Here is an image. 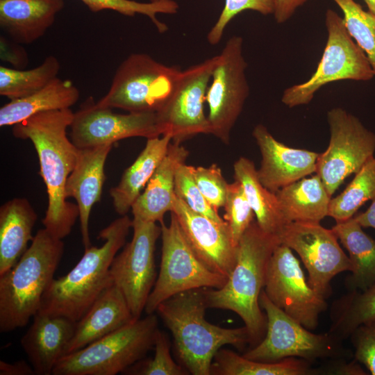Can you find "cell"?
Returning <instances> with one entry per match:
<instances>
[{"instance_id": "1", "label": "cell", "mask_w": 375, "mask_h": 375, "mask_svg": "<svg viewBox=\"0 0 375 375\" xmlns=\"http://www.w3.org/2000/svg\"><path fill=\"white\" fill-rule=\"evenodd\" d=\"M73 117L70 108L47 111L34 115L12 127L13 135L30 140L37 151L40 174L48 197L42 222L51 235L60 240L70 234L79 217L77 204L67 201L65 196L67 179L79 153V149L67 135Z\"/></svg>"}, {"instance_id": "2", "label": "cell", "mask_w": 375, "mask_h": 375, "mask_svg": "<svg viewBox=\"0 0 375 375\" xmlns=\"http://www.w3.org/2000/svg\"><path fill=\"white\" fill-rule=\"evenodd\" d=\"M279 238L264 231L254 220L238 245L236 264L226 283L218 289L203 288L207 308L231 310L247 328L252 347L265 337L267 317L260 305L267 265Z\"/></svg>"}, {"instance_id": "3", "label": "cell", "mask_w": 375, "mask_h": 375, "mask_svg": "<svg viewBox=\"0 0 375 375\" xmlns=\"http://www.w3.org/2000/svg\"><path fill=\"white\" fill-rule=\"evenodd\" d=\"M203 288L178 293L160 303L156 312L172 332L181 365L193 375H210L216 353L226 344L243 349L251 344L247 328H226L205 318Z\"/></svg>"}, {"instance_id": "4", "label": "cell", "mask_w": 375, "mask_h": 375, "mask_svg": "<svg viewBox=\"0 0 375 375\" xmlns=\"http://www.w3.org/2000/svg\"><path fill=\"white\" fill-rule=\"evenodd\" d=\"M133 219L125 215L102 229L97 239L104 240L100 247L90 246L67 274L53 278L45 291L40 312L66 317L78 322L101 292L112 283L110 267L126 244Z\"/></svg>"}, {"instance_id": "5", "label": "cell", "mask_w": 375, "mask_h": 375, "mask_svg": "<svg viewBox=\"0 0 375 375\" xmlns=\"http://www.w3.org/2000/svg\"><path fill=\"white\" fill-rule=\"evenodd\" d=\"M62 240L39 229L18 261L0 275V331L25 326L39 311L64 253Z\"/></svg>"}, {"instance_id": "6", "label": "cell", "mask_w": 375, "mask_h": 375, "mask_svg": "<svg viewBox=\"0 0 375 375\" xmlns=\"http://www.w3.org/2000/svg\"><path fill=\"white\" fill-rule=\"evenodd\" d=\"M157 317L148 314L62 356L53 375H115L142 360L154 347Z\"/></svg>"}, {"instance_id": "7", "label": "cell", "mask_w": 375, "mask_h": 375, "mask_svg": "<svg viewBox=\"0 0 375 375\" xmlns=\"http://www.w3.org/2000/svg\"><path fill=\"white\" fill-rule=\"evenodd\" d=\"M260 305L267 317L263 339L246 351L243 356L253 360L276 362L297 358L313 362L318 359L340 360L353 356L342 340L330 333L316 334L275 306L264 290Z\"/></svg>"}, {"instance_id": "8", "label": "cell", "mask_w": 375, "mask_h": 375, "mask_svg": "<svg viewBox=\"0 0 375 375\" xmlns=\"http://www.w3.org/2000/svg\"><path fill=\"white\" fill-rule=\"evenodd\" d=\"M327 40L315 72L301 83L287 88L281 97L288 108L308 104L325 85L343 80L369 81L375 74L363 51L347 32L344 21L335 10L325 14Z\"/></svg>"}, {"instance_id": "9", "label": "cell", "mask_w": 375, "mask_h": 375, "mask_svg": "<svg viewBox=\"0 0 375 375\" xmlns=\"http://www.w3.org/2000/svg\"><path fill=\"white\" fill-rule=\"evenodd\" d=\"M181 69L143 53L130 54L117 67L98 105L128 112H156L170 95Z\"/></svg>"}, {"instance_id": "10", "label": "cell", "mask_w": 375, "mask_h": 375, "mask_svg": "<svg viewBox=\"0 0 375 375\" xmlns=\"http://www.w3.org/2000/svg\"><path fill=\"white\" fill-rule=\"evenodd\" d=\"M162 255L160 271L147 299L145 312L153 314L171 297L197 288H221L227 278L208 269L197 256L171 212L168 226L160 224Z\"/></svg>"}, {"instance_id": "11", "label": "cell", "mask_w": 375, "mask_h": 375, "mask_svg": "<svg viewBox=\"0 0 375 375\" xmlns=\"http://www.w3.org/2000/svg\"><path fill=\"white\" fill-rule=\"evenodd\" d=\"M247 66L243 55V38L231 36L216 55L206 96L210 134L226 144L229 143L231 132L249 95Z\"/></svg>"}, {"instance_id": "12", "label": "cell", "mask_w": 375, "mask_h": 375, "mask_svg": "<svg viewBox=\"0 0 375 375\" xmlns=\"http://www.w3.org/2000/svg\"><path fill=\"white\" fill-rule=\"evenodd\" d=\"M330 141L319 153L316 174L332 197L344 180L356 174L375 152V133L340 107L327 112Z\"/></svg>"}, {"instance_id": "13", "label": "cell", "mask_w": 375, "mask_h": 375, "mask_svg": "<svg viewBox=\"0 0 375 375\" xmlns=\"http://www.w3.org/2000/svg\"><path fill=\"white\" fill-rule=\"evenodd\" d=\"M216 56L181 70L174 88L156 112L161 135L170 134L172 142H182L199 134H210L204 103Z\"/></svg>"}, {"instance_id": "14", "label": "cell", "mask_w": 375, "mask_h": 375, "mask_svg": "<svg viewBox=\"0 0 375 375\" xmlns=\"http://www.w3.org/2000/svg\"><path fill=\"white\" fill-rule=\"evenodd\" d=\"M281 243L296 252L308 272L310 286L325 299L332 292L331 281L352 265L331 228L315 222L286 224L278 235Z\"/></svg>"}, {"instance_id": "15", "label": "cell", "mask_w": 375, "mask_h": 375, "mask_svg": "<svg viewBox=\"0 0 375 375\" xmlns=\"http://www.w3.org/2000/svg\"><path fill=\"white\" fill-rule=\"evenodd\" d=\"M263 290L269 300L290 317L313 331L326 310V299L309 284L300 261L283 243L274 249L267 265Z\"/></svg>"}, {"instance_id": "16", "label": "cell", "mask_w": 375, "mask_h": 375, "mask_svg": "<svg viewBox=\"0 0 375 375\" xmlns=\"http://www.w3.org/2000/svg\"><path fill=\"white\" fill-rule=\"evenodd\" d=\"M132 228V240L115 256L110 276L124 296L133 317L139 319L157 278L154 253L161 226L133 218Z\"/></svg>"}, {"instance_id": "17", "label": "cell", "mask_w": 375, "mask_h": 375, "mask_svg": "<svg viewBox=\"0 0 375 375\" xmlns=\"http://www.w3.org/2000/svg\"><path fill=\"white\" fill-rule=\"evenodd\" d=\"M71 140L78 149L113 145L119 140L161 135L156 112L119 114L97 104L90 97L74 113Z\"/></svg>"}, {"instance_id": "18", "label": "cell", "mask_w": 375, "mask_h": 375, "mask_svg": "<svg viewBox=\"0 0 375 375\" xmlns=\"http://www.w3.org/2000/svg\"><path fill=\"white\" fill-rule=\"evenodd\" d=\"M172 212L193 251L211 271L228 278L238 258V246L226 222L219 224L194 212L176 195Z\"/></svg>"}, {"instance_id": "19", "label": "cell", "mask_w": 375, "mask_h": 375, "mask_svg": "<svg viewBox=\"0 0 375 375\" xmlns=\"http://www.w3.org/2000/svg\"><path fill=\"white\" fill-rule=\"evenodd\" d=\"M252 135L262 156L258 176L270 191L276 192L316 172L319 153L284 144L261 124L254 127Z\"/></svg>"}, {"instance_id": "20", "label": "cell", "mask_w": 375, "mask_h": 375, "mask_svg": "<svg viewBox=\"0 0 375 375\" xmlns=\"http://www.w3.org/2000/svg\"><path fill=\"white\" fill-rule=\"evenodd\" d=\"M21 339V345L36 375H51L65 356L76 322L61 315L38 311Z\"/></svg>"}, {"instance_id": "21", "label": "cell", "mask_w": 375, "mask_h": 375, "mask_svg": "<svg viewBox=\"0 0 375 375\" xmlns=\"http://www.w3.org/2000/svg\"><path fill=\"white\" fill-rule=\"evenodd\" d=\"M112 145L79 149L76 164L69 175L65 187L66 199L76 201L79 210L81 239L85 249L90 247L89 218L93 206L101 200L106 179L105 162Z\"/></svg>"}, {"instance_id": "22", "label": "cell", "mask_w": 375, "mask_h": 375, "mask_svg": "<svg viewBox=\"0 0 375 375\" xmlns=\"http://www.w3.org/2000/svg\"><path fill=\"white\" fill-rule=\"evenodd\" d=\"M136 319L121 290L113 283L95 300L83 317L76 322L65 356L76 351Z\"/></svg>"}, {"instance_id": "23", "label": "cell", "mask_w": 375, "mask_h": 375, "mask_svg": "<svg viewBox=\"0 0 375 375\" xmlns=\"http://www.w3.org/2000/svg\"><path fill=\"white\" fill-rule=\"evenodd\" d=\"M188 155L189 151L181 144L171 143L167 154L132 206L134 219L163 222L164 215L173 208L176 169L185 162Z\"/></svg>"}, {"instance_id": "24", "label": "cell", "mask_w": 375, "mask_h": 375, "mask_svg": "<svg viewBox=\"0 0 375 375\" xmlns=\"http://www.w3.org/2000/svg\"><path fill=\"white\" fill-rule=\"evenodd\" d=\"M64 6L63 0H0V26L14 42L31 44L43 36Z\"/></svg>"}, {"instance_id": "25", "label": "cell", "mask_w": 375, "mask_h": 375, "mask_svg": "<svg viewBox=\"0 0 375 375\" xmlns=\"http://www.w3.org/2000/svg\"><path fill=\"white\" fill-rule=\"evenodd\" d=\"M172 141L170 134L147 139L144 148L124 172L118 185L110 189L112 205L119 215H125L131 210L167 154Z\"/></svg>"}, {"instance_id": "26", "label": "cell", "mask_w": 375, "mask_h": 375, "mask_svg": "<svg viewBox=\"0 0 375 375\" xmlns=\"http://www.w3.org/2000/svg\"><path fill=\"white\" fill-rule=\"evenodd\" d=\"M38 215L26 198H13L0 207V275L10 269L33 239Z\"/></svg>"}, {"instance_id": "27", "label": "cell", "mask_w": 375, "mask_h": 375, "mask_svg": "<svg viewBox=\"0 0 375 375\" xmlns=\"http://www.w3.org/2000/svg\"><path fill=\"white\" fill-rule=\"evenodd\" d=\"M275 193L285 224L320 222L328 216L332 197L317 174L304 177Z\"/></svg>"}, {"instance_id": "28", "label": "cell", "mask_w": 375, "mask_h": 375, "mask_svg": "<svg viewBox=\"0 0 375 375\" xmlns=\"http://www.w3.org/2000/svg\"><path fill=\"white\" fill-rule=\"evenodd\" d=\"M331 229L348 252L352 265L344 281L348 291H363L375 285V240L354 217L336 222Z\"/></svg>"}, {"instance_id": "29", "label": "cell", "mask_w": 375, "mask_h": 375, "mask_svg": "<svg viewBox=\"0 0 375 375\" xmlns=\"http://www.w3.org/2000/svg\"><path fill=\"white\" fill-rule=\"evenodd\" d=\"M79 96L78 89L70 80L56 77L41 90L3 106L0 126H14L38 113L70 108Z\"/></svg>"}, {"instance_id": "30", "label": "cell", "mask_w": 375, "mask_h": 375, "mask_svg": "<svg viewBox=\"0 0 375 375\" xmlns=\"http://www.w3.org/2000/svg\"><path fill=\"white\" fill-rule=\"evenodd\" d=\"M233 169L234 178L242 183L258 224L264 231L278 236L286 224L276 193L261 183L254 163L249 158H238Z\"/></svg>"}, {"instance_id": "31", "label": "cell", "mask_w": 375, "mask_h": 375, "mask_svg": "<svg viewBox=\"0 0 375 375\" xmlns=\"http://www.w3.org/2000/svg\"><path fill=\"white\" fill-rule=\"evenodd\" d=\"M318 375L325 374L323 367L313 368L311 362L297 358L276 362L248 359L235 352L220 349L215 355L210 375Z\"/></svg>"}, {"instance_id": "32", "label": "cell", "mask_w": 375, "mask_h": 375, "mask_svg": "<svg viewBox=\"0 0 375 375\" xmlns=\"http://www.w3.org/2000/svg\"><path fill=\"white\" fill-rule=\"evenodd\" d=\"M328 332L344 341L359 326L375 319V285L363 290L348 291L331 308Z\"/></svg>"}, {"instance_id": "33", "label": "cell", "mask_w": 375, "mask_h": 375, "mask_svg": "<svg viewBox=\"0 0 375 375\" xmlns=\"http://www.w3.org/2000/svg\"><path fill=\"white\" fill-rule=\"evenodd\" d=\"M60 65L53 56H47L31 69L0 67V94L10 100L26 97L45 87L57 77Z\"/></svg>"}, {"instance_id": "34", "label": "cell", "mask_w": 375, "mask_h": 375, "mask_svg": "<svg viewBox=\"0 0 375 375\" xmlns=\"http://www.w3.org/2000/svg\"><path fill=\"white\" fill-rule=\"evenodd\" d=\"M375 198V157L368 160L356 174L346 188L331 198L328 216L336 222L347 220L356 215L367 201Z\"/></svg>"}, {"instance_id": "35", "label": "cell", "mask_w": 375, "mask_h": 375, "mask_svg": "<svg viewBox=\"0 0 375 375\" xmlns=\"http://www.w3.org/2000/svg\"><path fill=\"white\" fill-rule=\"evenodd\" d=\"M343 13L347 32L363 51L375 74V14L354 0H333Z\"/></svg>"}, {"instance_id": "36", "label": "cell", "mask_w": 375, "mask_h": 375, "mask_svg": "<svg viewBox=\"0 0 375 375\" xmlns=\"http://www.w3.org/2000/svg\"><path fill=\"white\" fill-rule=\"evenodd\" d=\"M92 12L112 10L126 16L141 14L148 17L159 33L167 30V26L158 19L157 14H176L179 8L174 0L142 3L133 0H81Z\"/></svg>"}, {"instance_id": "37", "label": "cell", "mask_w": 375, "mask_h": 375, "mask_svg": "<svg viewBox=\"0 0 375 375\" xmlns=\"http://www.w3.org/2000/svg\"><path fill=\"white\" fill-rule=\"evenodd\" d=\"M224 220L226 222L233 243L238 246L245 231L254 221L255 214L242 183L235 180L228 184Z\"/></svg>"}, {"instance_id": "38", "label": "cell", "mask_w": 375, "mask_h": 375, "mask_svg": "<svg viewBox=\"0 0 375 375\" xmlns=\"http://www.w3.org/2000/svg\"><path fill=\"white\" fill-rule=\"evenodd\" d=\"M155 354L153 358L142 360L130 367L124 372L137 375H185L188 372L177 364L170 353L168 338L158 330L154 343Z\"/></svg>"}, {"instance_id": "39", "label": "cell", "mask_w": 375, "mask_h": 375, "mask_svg": "<svg viewBox=\"0 0 375 375\" xmlns=\"http://www.w3.org/2000/svg\"><path fill=\"white\" fill-rule=\"evenodd\" d=\"M174 191L176 196L194 212L219 224L226 222L201 194L194 181L189 166L185 162L181 164L176 169Z\"/></svg>"}, {"instance_id": "40", "label": "cell", "mask_w": 375, "mask_h": 375, "mask_svg": "<svg viewBox=\"0 0 375 375\" xmlns=\"http://www.w3.org/2000/svg\"><path fill=\"white\" fill-rule=\"evenodd\" d=\"M247 10L258 12L262 15H274L275 0H225L217 20L207 34L208 42L211 45L219 44L230 22Z\"/></svg>"}, {"instance_id": "41", "label": "cell", "mask_w": 375, "mask_h": 375, "mask_svg": "<svg viewBox=\"0 0 375 375\" xmlns=\"http://www.w3.org/2000/svg\"><path fill=\"white\" fill-rule=\"evenodd\" d=\"M194 181L209 204L217 211L224 207L228 184L217 164L210 167L188 165Z\"/></svg>"}, {"instance_id": "42", "label": "cell", "mask_w": 375, "mask_h": 375, "mask_svg": "<svg viewBox=\"0 0 375 375\" xmlns=\"http://www.w3.org/2000/svg\"><path fill=\"white\" fill-rule=\"evenodd\" d=\"M349 338L354 360L375 375V319L357 327Z\"/></svg>"}, {"instance_id": "43", "label": "cell", "mask_w": 375, "mask_h": 375, "mask_svg": "<svg viewBox=\"0 0 375 375\" xmlns=\"http://www.w3.org/2000/svg\"><path fill=\"white\" fill-rule=\"evenodd\" d=\"M308 0H275L274 17L278 24L289 20L296 10Z\"/></svg>"}, {"instance_id": "44", "label": "cell", "mask_w": 375, "mask_h": 375, "mask_svg": "<svg viewBox=\"0 0 375 375\" xmlns=\"http://www.w3.org/2000/svg\"><path fill=\"white\" fill-rule=\"evenodd\" d=\"M33 366L23 360L14 362L0 361V375H35Z\"/></svg>"}, {"instance_id": "45", "label": "cell", "mask_w": 375, "mask_h": 375, "mask_svg": "<svg viewBox=\"0 0 375 375\" xmlns=\"http://www.w3.org/2000/svg\"><path fill=\"white\" fill-rule=\"evenodd\" d=\"M367 210L363 212L354 215L356 220L362 228H372L375 229V198Z\"/></svg>"}, {"instance_id": "46", "label": "cell", "mask_w": 375, "mask_h": 375, "mask_svg": "<svg viewBox=\"0 0 375 375\" xmlns=\"http://www.w3.org/2000/svg\"><path fill=\"white\" fill-rule=\"evenodd\" d=\"M368 8V10L375 14V0H363Z\"/></svg>"}, {"instance_id": "47", "label": "cell", "mask_w": 375, "mask_h": 375, "mask_svg": "<svg viewBox=\"0 0 375 375\" xmlns=\"http://www.w3.org/2000/svg\"><path fill=\"white\" fill-rule=\"evenodd\" d=\"M160 1H162V0H150V1L151 2Z\"/></svg>"}]
</instances>
